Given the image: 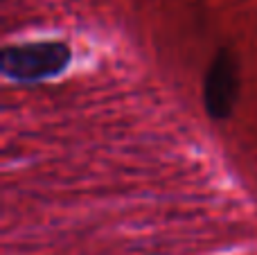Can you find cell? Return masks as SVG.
Masks as SVG:
<instances>
[{
    "mask_svg": "<svg viewBox=\"0 0 257 255\" xmlns=\"http://www.w3.org/2000/svg\"><path fill=\"white\" fill-rule=\"evenodd\" d=\"M70 63L66 43L39 41V43L12 45L3 52V72L16 81H41L61 75Z\"/></svg>",
    "mask_w": 257,
    "mask_h": 255,
    "instance_id": "6da1fadb",
    "label": "cell"
},
{
    "mask_svg": "<svg viewBox=\"0 0 257 255\" xmlns=\"http://www.w3.org/2000/svg\"><path fill=\"white\" fill-rule=\"evenodd\" d=\"M241 70L239 59L230 50H219L212 63L205 70L203 79V104L212 120L230 117L232 108L239 97Z\"/></svg>",
    "mask_w": 257,
    "mask_h": 255,
    "instance_id": "7a4b0ae2",
    "label": "cell"
}]
</instances>
